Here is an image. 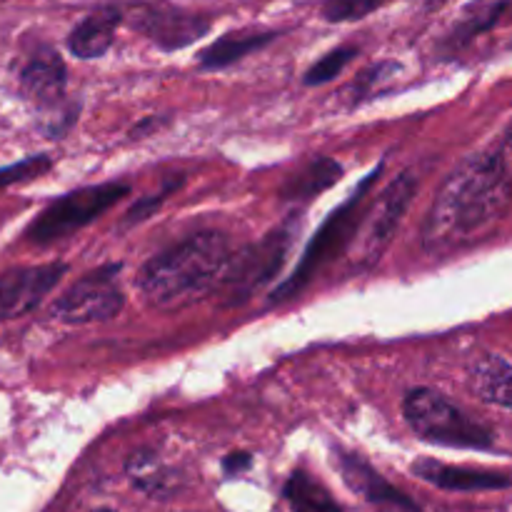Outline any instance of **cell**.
Wrapping results in <instances>:
<instances>
[{
	"label": "cell",
	"instance_id": "obj_27",
	"mask_svg": "<svg viewBox=\"0 0 512 512\" xmlns=\"http://www.w3.org/2000/svg\"><path fill=\"white\" fill-rule=\"evenodd\" d=\"M445 3H448V0H430L428 8H440V5H445Z\"/></svg>",
	"mask_w": 512,
	"mask_h": 512
},
{
	"label": "cell",
	"instance_id": "obj_5",
	"mask_svg": "<svg viewBox=\"0 0 512 512\" xmlns=\"http://www.w3.org/2000/svg\"><path fill=\"white\" fill-rule=\"evenodd\" d=\"M298 228L300 220L288 218L278 228L270 230L263 240L248 245V248L230 258L228 268H225L223 278H220L218 288H215L220 290L225 303H245L260 288H265L270 280L278 278L290 250H293L295 238H298Z\"/></svg>",
	"mask_w": 512,
	"mask_h": 512
},
{
	"label": "cell",
	"instance_id": "obj_16",
	"mask_svg": "<svg viewBox=\"0 0 512 512\" xmlns=\"http://www.w3.org/2000/svg\"><path fill=\"white\" fill-rule=\"evenodd\" d=\"M278 38L273 30H253V33H228L198 55V63L203 70H223L238 60L248 58L255 50L265 48Z\"/></svg>",
	"mask_w": 512,
	"mask_h": 512
},
{
	"label": "cell",
	"instance_id": "obj_24",
	"mask_svg": "<svg viewBox=\"0 0 512 512\" xmlns=\"http://www.w3.org/2000/svg\"><path fill=\"white\" fill-rule=\"evenodd\" d=\"M173 188L175 185H168V188L163 190V193H155L153 198H143V200H138V203L133 205V208L128 210V213H125V228H128V225H135V223H143L145 218H150V215L155 213V210L160 208V205L165 203V198H168L170 193H173Z\"/></svg>",
	"mask_w": 512,
	"mask_h": 512
},
{
	"label": "cell",
	"instance_id": "obj_12",
	"mask_svg": "<svg viewBox=\"0 0 512 512\" xmlns=\"http://www.w3.org/2000/svg\"><path fill=\"white\" fill-rule=\"evenodd\" d=\"M413 473L425 483L440 490H458V493H478V490H505L512 485V478L495 470L458 468V465L440 463V460L423 458L413 465Z\"/></svg>",
	"mask_w": 512,
	"mask_h": 512
},
{
	"label": "cell",
	"instance_id": "obj_8",
	"mask_svg": "<svg viewBox=\"0 0 512 512\" xmlns=\"http://www.w3.org/2000/svg\"><path fill=\"white\" fill-rule=\"evenodd\" d=\"M415 193H418V175L413 170H405L385 185L383 193L375 200L373 210H370L368 223H365L363 240H360V263L375 265L383 258V253L398 235L405 213L413 205Z\"/></svg>",
	"mask_w": 512,
	"mask_h": 512
},
{
	"label": "cell",
	"instance_id": "obj_3",
	"mask_svg": "<svg viewBox=\"0 0 512 512\" xmlns=\"http://www.w3.org/2000/svg\"><path fill=\"white\" fill-rule=\"evenodd\" d=\"M383 173V165L373 170L358 188L350 193V198L343 205L333 210V213L325 218V223L320 225L318 233L313 235V240L305 248L303 258H300L298 268L293 270L288 280L278 285L273 290V303H285V300L295 298L298 293H303L305 285L320 273L328 263H333L340 253L350 245L353 235L358 233V228L365 220V203H368V193L373 188V183L378 180V175Z\"/></svg>",
	"mask_w": 512,
	"mask_h": 512
},
{
	"label": "cell",
	"instance_id": "obj_11",
	"mask_svg": "<svg viewBox=\"0 0 512 512\" xmlns=\"http://www.w3.org/2000/svg\"><path fill=\"white\" fill-rule=\"evenodd\" d=\"M335 465H338L340 475H343L345 485L368 500L375 508L385 512H420L418 503L410 500L408 495L400 493L398 488L388 483L368 460H363L355 453H345V450H335Z\"/></svg>",
	"mask_w": 512,
	"mask_h": 512
},
{
	"label": "cell",
	"instance_id": "obj_9",
	"mask_svg": "<svg viewBox=\"0 0 512 512\" xmlns=\"http://www.w3.org/2000/svg\"><path fill=\"white\" fill-rule=\"evenodd\" d=\"M68 273L65 263L30 265L0 273V320H15L38 308Z\"/></svg>",
	"mask_w": 512,
	"mask_h": 512
},
{
	"label": "cell",
	"instance_id": "obj_21",
	"mask_svg": "<svg viewBox=\"0 0 512 512\" xmlns=\"http://www.w3.org/2000/svg\"><path fill=\"white\" fill-rule=\"evenodd\" d=\"M355 55H358V48H353V45H343V48L330 50L325 58H320L318 63L310 65L308 73H305V85L330 83V80H335L345 68H348L350 60H353Z\"/></svg>",
	"mask_w": 512,
	"mask_h": 512
},
{
	"label": "cell",
	"instance_id": "obj_19",
	"mask_svg": "<svg viewBox=\"0 0 512 512\" xmlns=\"http://www.w3.org/2000/svg\"><path fill=\"white\" fill-rule=\"evenodd\" d=\"M340 178H343V165H340L338 160L315 158L313 163H308L303 170H298V173L283 185L280 193L288 200H308L320 195L323 190L333 188Z\"/></svg>",
	"mask_w": 512,
	"mask_h": 512
},
{
	"label": "cell",
	"instance_id": "obj_22",
	"mask_svg": "<svg viewBox=\"0 0 512 512\" xmlns=\"http://www.w3.org/2000/svg\"><path fill=\"white\" fill-rule=\"evenodd\" d=\"M390 0H325L323 18L328 23H353L388 5Z\"/></svg>",
	"mask_w": 512,
	"mask_h": 512
},
{
	"label": "cell",
	"instance_id": "obj_7",
	"mask_svg": "<svg viewBox=\"0 0 512 512\" xmlns=\"http://www.w3.org/2000/svg\"><path fill=\"white\" fill-rule=\"evenodd\" d=\"M120 265L90 270L88 275L70 285L53 303L50 313L60 323L90 325L108 323L125 308V295L118 288Z\"/></svg>",
	"mask_w": 512,
	"mask_h": 512
},
{
	"label": "cell",
	"instance_id": "obj_18",
	"mask_svg": "<svg viewBox=\"0 0 512 512\" xmlns=\"http://www.w3.org/2000/svg\"><path fill=\"white\" fill-rule=\"evenodd\" d=\"M128 475L138 490L150 498H170L178 488V475L150 450H140L128 460Z\"/></svg>",
	"mask_w": 512,
	"mask_h": 512
},
{
	"label": "cell",
	"instance_id": "obj_15",
	"mask_svg": "<svg viewBox=\"0 0 512 512\" xmlns=\"http://www.w3.org/2000/svg\"><path fill=\"white\" fill-rule=\"evenodd\" d=\"M470 388L483 403L512 413V363L500 355H480L470 365Z\"/></svg>",
	"mask_w": 512,
	"mask_h": 512
},
{
	"label": "cell",
	"instance_id": "obj_17",
	"mask_svg": "<svg viewBox=\"0 0 512 512\" xmlns=\"http://www.w3.org/2000/svg\"><path fill=\"white\" fill-rule=\"evenodd\" d=\"M510 0H475L465 8L463 18L450 28V33L445 35L443 48L448 53H455V50L465 48L473 38L488 33L490 28L500 23L503 13L508 10Z\"/></svg>",
	"mask_w": 512,
	"mask_h": 512
},
{
	"label": "cell",
	"instance_id": "obj_10",
	"mask_svg": "<svg viewBox=\"0 0 512 512\" xmlns=\"http://www.w3.org/2000/svg\"><path fill=\"white\" fill-rule=\"evenodd\" d=\"M130 28L140 30L148 40H153L160 50L188 48L210 30V20L203 15L185 13L173 8H153L143 5L130 15Z\"/></svg>",
	"mask_w": 512,
	"mask_h": 512
},
{
	"label": "cell",
	"instance_id": "obj_13",
	"mask_svg": "<svg viewBox=\"0 0 512 512\" xmlns=\"http://www.w3.org/2000/svg\"><path fill=\"white\" fill-rule=\"evenodd\" d=\"M68 85V68L55 50L43 48L20 70V88L43 108H55L63 100Z\"/></svg>",
	"mask_w": 512,
	"mask_h": 512
},
{
	"label": "cell",
	"instance_id": "obj_25",
	"mask_svg": "<svg viewBox=\"0 0 512 512\" xmlns=\"http://www.w3.org/2000/svg\"><path fill=\"white\" fill-rule=\"evenodd\" d=\"M250 465H253V458H250V453H233V455H228V458L223 460V470L228 475L245 473Z\"/></svg>",
	"mask_w": 512,
	"mask_h": 512
},
{
	"label": "cell",
	"instance_id": "obj_20",
	"mask_svg": "<svg viewBox=\"0 0 512 512\" xmlns=\"http://www.w3.org/2000/svg\"><path fill=\"white\" fill-rule=\"evenodd\" d=\"M285 500L293 512H345L338 500L328 493L323 483L308 475L305 470H295L285 483Z\"/></svg>",
	"mask_w": 512,
	"mask_h": 512
},
{
	"label": "cell",
	"instance_id": "obj_2",
	"mask_svg": "<svg viewBox=\"0 0 512 512\" xmlns=\"http://www.w3.org/2000/svg\"><path fill=\"white\" fill-rule=\"evenodd\" d=\"M230 258L228 235L205 230L145 260L135 283L155 308H180L218 288Z\"/></svg>",
	"mask_w": 512,
	"mask_h": 512
},
{
	"label": "cell",
	"instance_id": "obj_4",
	"mask_svg": "<svg viewBox=\"0 0 512 512\" xmlns=\"http://www.w3.org/2000/svg\"><path fill=\"white\" fill-rule=\"evenodd\" d=\"M403 418L425 443L468 450L493 448V433L433 388L410 390L403 398Z\"/></svg>",
	"mask_w": 512,
	"mask_h": 512
},
{
	"label": "cell",
	"instance_id": "obj_28",
	"mask_svg": "<svg viewBox=\"0 0 512 512\" xmlns=\"http://www.w3.org/2000/svg\"><path fill=\"white\" fill-rule=\"evenodd\" d=\"M98 512H113V510H98Z\"/></svg>",
	"mask_w": 512,
	"mask_h": 512
},
{
	"label": "cell",
	"instance_id": "obj_23",
	"mask_svg": "<svg viewBox=\"0 0 512 512\" xmlns=\"http://www.w3.org/2000/svg\"><path fill=\"white\" fill-rule=\"evenodd\" d=\"M50 168H53L50 155L45 153L28 155V158L18 160V163L0 168V188H8V185H15V183H25V180H35L40 178V175L48 173Z\"/></svg>",
	"mask_w": 512,
	"mask_h": 512
},
{
	"label": "cell",
	"instance_id": "obj_6",
	"mask_svg": "<svg viewBox=\"0 0 512 512\" xmlns=\"http://www.w3.org/2000/svg\"><path fill=\"white\" fill-rule=\"evenodd\" d=\"M130 195V185L125 183H100L78 188L63 198L53 200L25 230V240L33 245H48L78 233L85 225L95 223L100 215L108 213L113 205Z\"/></svg>",
	"mask_w": 512,
	"mask_h": 512
},
{
	"label": "cell",
	"instance_id": "obj_14",
	"mask_svg": "<svg viewBox=\"0 0 512 512\" xmlns=\"http://www.w3.org/2000/svg\"><path fill=\"white\" fill-rule=\"evenodd\" d=\"M123 20L118 8H100L80 20L68 35V50L80 60H95L110 50L115 40V28Z\"/></svg>",
	"mask_w": 512,
	"mask_h": 512
},
{
	"label": "cell",
	"instance_id": "obj_26",
	"mask_svg": "<svg viewBox=\"0 0 512 512\" xmlns=\"http://www.w3.org/2000/svg\"><path fill=\"white\" fill-rule=\"evenodd\" d=\"M495 153H498V158L503 160V165L508 168V173L512 175V120L508 123V128H505L500 143L495 145Z\"/></svg>",
	"mask_w": 512,
	"mask_h": 512
},
{
	"label": "cell",
	"instance_id": "obj_1",
	"mask_svg": "<svg viewBox=\"0 0 512 512\" xmlns=\"http://www.w3.org/2000/svg\"><path fill=\"white\" fill-rule=\"evenodd\" d=\"M512 210V175L495 150L460 160L435 193L423 223V250L433 258L493 238Z\"/></svg>",
	"mask_w": 512,
	"mask_h": 512
}]
</instances>
